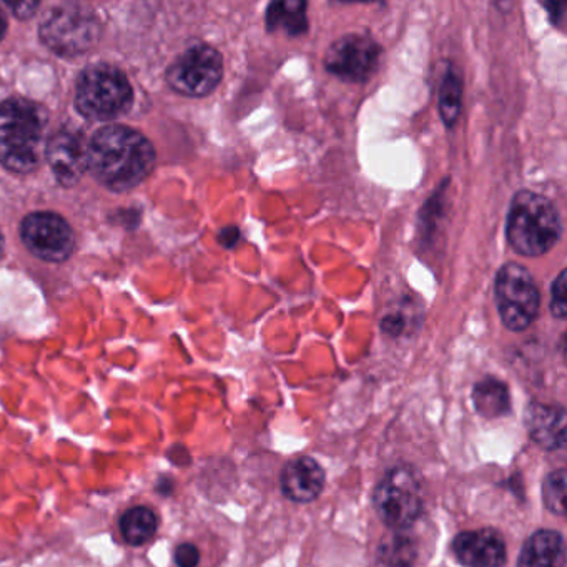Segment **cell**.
Returning <instances> with one entry per match:
<instances>
[{
    "instance_id": "cell-1",
    "label": "cell",
    "mask_w": 567,
    "mask_h": 567,
    "mask_svg": "<svg viewBox=\"0 0 567 567\" xmlns=\"http://www.w3.org/2000/svg\"><path fill=\"white\" fill-rule=\"evenodd\" d=\"M155 148L127 125H107L89 142V171L109 190L128 192L154 171Z\"/></svg>"
},
{
    "instance_id": "cell-2",
    "label": "cell",
    "mask_w": 567,
    "mask_h": 567,
    "mask_svg": "<svg viewBox=\"0 0 567 567\" xmlns=\"http://www.w3.org/2000/svg\"><path fill=\"white\" fill-rule=\"evenodd\" d=\"M48 112L28 99L0 104V165L14 174H32L45 148Z\"/></svg>"
},
{
    "instance_id": "cell-3",
    "label": "cell",
    "mask_w": 567,
    "mask_h": 567,
    "mask_svg": "<svg viewBox=\"0 0 567 567\" xmlns=\"http://www.w3.org/2000/svg\"><path fill=\"white\" fill-rule=\"evenodd\" d=\"M563 235V221L549 198L530 190H519L511 202L506 238L523 257H540L553 250Z\"/></svg>"
},
{
    "instance_id": "cell-4",
    "label": "cell",
    "mask_w": 567,
    "mask_h": 567,
    "mask_svg": "<svg viewBox=\"0 0 567 567\" xmlns=\"http://www.w3.org/2000/svg\"><path fill=\"white\" fill-rule=\"evenodd\" d=\"M134 91L127 75L109 64L82 72L75 91V107L89 121H114L131 109Z\"/></svg>"
},
{
    "instance_id": "cell-5",
    "label": "cell",
    "mask_w": 567,
    "mask_h": 567,
    "mask_svg": "<svg viewBox=\"0 0 567 567\" xmlns=\"http://www.w3.org/2000/svg\"><path fill=\"white\" fill-rule=\"evenodd\" d=\"M494 300L504 327L516 333L527 330L539 315V288L519 264H506L497 271Z\"/></svg>"
},
{
    "instance_id": "cell-6",
    "label": "cell",
    "mask_w": 567,
    "mask_h": 567,
    "mask_svg": "<svg viewBox=\"0 0 567 567\" xmlns=\"http://www.w3.org/2000/svg\"><path fill=\"white\" fill-rule=\"evenodd\" d=\"M101 34L97 16L82 6L54 9L41 25L42 42L62 58L84 55L97 44Z\"/></svg>"
},
{
    "instance_id": "cell-7",
    "label": "cell",
    "mask_w": 567,
    "mask_h": 567,
    "mask_svg": "<svg viewBox=\"0 0 567 567\" xmlns=\"http://www.w3.org/2000/svg\"><path fill=\"white\" fill-rule=\"evenodd\" d=\"M378 517L393 530L413 526L423 513L421 486L410 467H394L378 483L373 494Z\"/></svg>"
},
{
    "instance_id": "cell-8",
    "label": "cell",
    "mask_w": 567,
    "mask_h": 567,
    "mask_svg": "<svg viewBox=\"0 0 567 567\" xmlns=\"http://www.w3.org/2000/svg\"><path fill=\"white\" fill-rule=\"evenodd\" d=\"M224 79V58L217 49L197 44L175 59L168 68L167 82L172 91L185 97H207Z\"/></svg>"
},
{
    "instance_id": "cell-9",
    "label": "cell",
    "mask_w": 567,
    "mask_h": 567,
    "mask_svg": "<svg viewBox=\"0 0 567 567\" xmlns=\"http://www.w3.org/2000/svg\"><path fill=\"white\" fill-rule=\"evenodd\" d=\"M380 59V44L371 35L347 34L328 48L324 69L343 82L361 84L378 71Z\"/></svg>"
},
{
    "instance_id": "cell-10",
    "label": "cell",
    "mask_w": 567,
    "mask_h": 567,
    "mask_svg": "<svg viewBox=\"0 0 567 567\" xmlns=\"http://www.w3.org/2000/svg\"><path fill=\"white\" fill-rule=\"evenodd\" d=\"M21 235L31 254L51 264L68 260L74 251V230L61 215L52 212H35L25 217Z\"/></svg>"
},
{
    "instance_id": "cell-11",
    "label": "cell",
    "mask_w": 567,
    "mask_h": 567,
    "mask_svg": "<svg viewBox=\"0 0 567 567\" xmlns=\"http://www.w3.org/2000/svg\"><path fill=\"white\" fill-rule=\"evenodd\" d=\"M45 158L59 184L74 187L89 171V142L84 132L59 128L45 144Z\"/></svg>"
},
{
    "instance_id": "cell-12",
    "label": "cell",
    "mask_w": 567,
    "mask_h": 567,
    "mask_svg": "<svg viewBox=\"0 0 567 567\" xmlns=\"http://www.w3.org/2000/svg\"><path fill=\"white\" fill-rule=\"evenodd\" d=\"M453 553L467 567H501L506 563V543L496 529L489 527L457 534Z\"/></svg>"
},
{
    "instance_id": "cell-13",
    "label": "cell",
    "mask_w": 567,
    "mask_h": 567,
    "mask_svg": "<svg viewBox=\"0 0 567 567\" xmlns=\"http://www.w3.org/2000/svg\"><path fill=\"white\" fill-rule=\"evenodd\" d=\"M281 491L295 503H311L324 487V471L313 457L301 456L285 464L281 471Z\"/></svg>"
},
{
    "instance_id": "cell-14",
    "label": "cell",
    "mask_w": 567,
    "mask_h": 567,
    "mask_svg": "<svg viewBox=\"0 0 567 567\" xmlns=\"http://www.w3.org/2000/svg\"><path fill=\"white\" fill-rule=\"evenodd\" d=\"M524 423L530 440L544 450H560L566 444V411L563 406L530 404Z\"/></svg>"
},
{
    "instance_id": "cell-15",
    "label": "cell",
    "mask_w": 567,
    "mask_h": 567,
    "mask_svg": "<svg viewBox=\"0 0 567 567\" xmlns=\"http://www.w3.org/2000/svg\"><path fill=\"white\" fill-rule=\"evenodd\" d=\"M517 567H566V544L557 530H536L520 549Z\"/></svg>"
},
{
    "instance_id": "cell-16",
    "label": "cell",
    "mask_w": 567,
    "mask_h": 567,
    "mask_svg": "<svg viewBox=\"0 0 567 567\" xmlns=\"http://www.w3.org/2000/svg\"><path fill=\"white\" fill-rule=\"evenodd\" d=\"M308 4L303 0L271 2L265 14L268 32H281L288 38H300L308 31Z\"/></svg>"
},
{
    "instance_id": "cell-17",
    "label": "cell",
    "mask_w": 567,
    "mask_h": 567,
    "mask_svg": "<svg viewBox=\"0 0 567 567\" xmlns=\"http://www.w3.org/2000/svg\"><path fill=\"white\" fill-rule=\"evenodd\" d=\"M474 408L481 416L493 420L511 411V396L506 383L496 378H484L473 388Z\"/></svg>"
},
{
    "instance_id": "cell-18",
    "label": "cell",
    "mask_w": 567,
    "mask_h": 567,
    "mask_svg": "<svg viewBox=\"0 0 567 567\" xmlns=\"http://www.w3.org/2000/svg\"><path fill=\"white\" fill-rule=\"evenodd\" d=\"M118 529L125 543L135 547L144 546L157 533V514L147 506L131 507L118 519Z\"/></svg>"
},
{
    "instance_id": "cell-19",
    "label": "cell",
    "mask_w": 567,
    "mask_h": 567,
    "mask_svg": "<svg viewBox=\"0 0 567 567\" xmlns=\"http://www.w3.org/2000/svg\"><path fill=\"white\" fill-rule=\"evenodd\" d=\"M378 557L384 567H413L417 557L416 540L403 530H394L381 540Z\"/></svg>"
},
{
    "instance_id": "cell-20",
    "label": "cell",
    "mask_w": 567,
    "mask_h": 567,
    "mask_svg": "<svg viewBox=\"0 0 567 567\" xmlns=\"http://www.w3.org/2000/svg\"><path fill=\"white\" fill-rule=\"evenodd\" d=\"M463 104V81L456 69L451 65L444 72L443 82L440 87V115L446 127L453 128L457 124Z\"/></svg>"
},
{
    "instance_id": "cell-21",
    "label": "cell",
    "mask_w": 567,
    "mask_h": 567,
    "mask_svg": "<svg viewBox=\"0 0 567 567\" xmlns=\"http://www.w3.org/2000/svg\"><path fill=\"white\" fill-rule=\"evenodd\" d=\"M543 499L550 513L563 516L566 499V471L557 470L547 474L543 483Z\"/></svg>"
},
{
    "instance_id": "cell-22",
    "label": "cell",
    "mask_w": 567,
    "mask_h": 567,
    "mask_svg": "<svg viewBox=\"0 0 567 567\" xmlns=\"http://www.w3.org/2000/svg\"><path fill=\"white\" fill-rule=\"evenodd\" d=\"M566 270H560L550 287V313L556 320H566L567 300H566Z\"/></svg>"
},
{
    "instance_id": "cell-23",
    "label": "cell",
    "mask_w": 567,
    "mask_h": 567,
    "mask_svg": "<svg viewBox=\"0 0 567 567\" xmlns=\"http://www.w3.org/2000/svg\"><path fill=\"white\" fill-rule=\"evenodd\" d=\"M174 559L178 567H197L198 563H200V550L194 544H181L175 549Z\"/></svg>"
},
{
    "instance_id": "cell-24",
    "label": "cell",
    "mask_w": 567,
    "mask_h": 567,
    "mask_svg": "<svg viewBox=\"0 0 567 567\" xmlns=\"http://www.w3.org/2000/svg\"><path fill=\"white\" fill-rule=\"evenodd\" d=\"M12 14L18 16L19 19H29L35 14L39 9V2H19V4H8Z\"/></svg>"
},
{
    "instance_id": "cell-25",
    "label": "cell",
    "mask_w": 567,
    "mask_h": 567,
    "mask_svg": "<svg viewBox=\"0 0 567 567\" xmlns=\"http://www.w3.org/2000/svg\"><path fill=\"white\" fill-rule=\"evenodd\" d=\"M544 8L547 9V14H549L550 24L557 25L559 28L564 21V12H566L567 6L564 2H550V4H544Z\"/></svg>"
},
{
    "instance_id": "cell-26",
    "label": "cell",
    "mask_w": 567,
    "mask_h": 567,
    "mask_svg": "<svg viewBox=\"0 0 567 567\" xmlns=\"http://www.w3.org/2000/svg\"><path fill=\"white\" fill-rule=\"evenodd\" d=\"M240 230L237 227H227L218 235V241L224 245L225 248H234L235 245L240 241Z\"/></svg>"
},
{
    "instance_id": "cell-27",
    "label": "cell",
    "mask_w": 567,
    "mask_h": 567,
    "mask_svg": "<svg viewBox=\"0 0 567 567\" xmlns=\"http://www.w3.org/2000/svg\"><path fill=\"white\" fill-rule=\"evenodd\" d=\"M165 487H168V491L174 489V481L171 480V477L162 476L161 480H158L157 484V491L158 493L165 494L167 496V491H165Z\"/></svg>"
},
{
    "instance_id": "cell-28",
    "label": "cell",
    "mask_w": 567,
    "mask_h": 567,
    "mask_svg": "<svg viewBox=\"0 0 567 567\" xmlns=\"http://www.w3.org/2000/svg\"><path fill=\"white\" fill-rule=\"evenodd\" d=\"M6 31H8V21H6L4 16L0 12V41L4 39Z\"/></svg>"
},
{
    "instance_id": "cell-29",
    "label": "cell",
    "mask_w": 567,
    "mask_h": 567,
    "mask_svg": "<svg viewBox=\"0 0 567 567\" xmlns=\"http://www.w3.org/2000/svg\"><path fill=\"white\" fill-rule=\"evenodd\" d=\"M2 254H4V237L0 234V257H2Z\"/></svg>"
}]
</instances>
